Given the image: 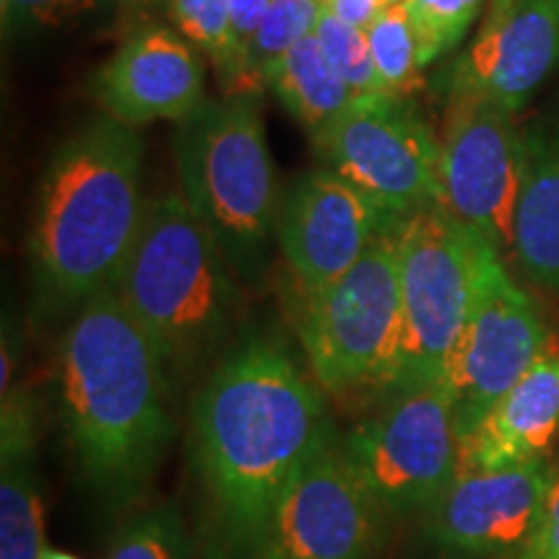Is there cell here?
Listing matches in <instances>:
<instances>
[{
    "label": "cell",
    "instance_id": "cell-1",
    "mask_svg": "<svg viewBox=\"0 0 559 559\" xmlns=\"http://www.w3.org/2000/svg\"><path fill=\"white\" fill-rule=\"evenodd\" d=\"M337 436L326 394L275 337L221 358L190 412L202 559H262L280 498Z\"/></svg>",
    "mask_w": 559,
    "mask_h": 559
},
{
    "label": "cell",
    "instance_id": "cell-2",
    "mask_svg": "<svg viewBox=\"0 0 559 559\" xmlns=\"http://www.w3.org/2000/svg\"><path fill=\"white\" fill-rule=\"evenodd\" d=\"M171 381L115 288L75 311L60 342V417L81 477L109 508L138 506L156 481L177 436Z\"/></svg>",
    "mask_w": 559,
    "mask_h": 559
},
{
    "label": "cell",
    "instance_id": "cell-3",
    "mask_svg": "<svg viewBox=\"0 0 559 559\" xmlns=\"http://www.w3.org/2000/svg\"><path fill=\"white\" fill-rule=\"evenodd\" d=\"M143 140L132 124L91 117L52 153L29 236L39 317L79 311L111 290L143 223Z\"/></svg>",
    "mask_w": 559,
    "mask_h": 559
},
{
    "label": "cell",
    "instance_id": "cell-4",
    "mask_svg": "<svg viewBox=\"0 0 559 559\" xmlns=\"http://www.w3.org/2000/svg\"><path fill=\"white\" fill-rule=\"evenodd\" d=\"M234 270L181 192L145 200L115 290L158 347L171 379L205 366L239 317Z\"/></svg>",
    "mask_w": 559,
    "mask_h": 559
},
{
    "label": "cell",
    "instance_id": "cell-5",
    "mask_svg": "<svg viewBox=\"0 0 559 559\" xmlns=\"http://www.w3.org/2000/svg\"><path fill=\"white\" fill-rule=\"evenodd\" d=\"M181 194L215 236L234 275L260 283L283 194L264 132L260 96L221 94L177 122Z\"/></svg>",
    "mask_w": 559,
    "mask_h": 559
},
{
    "label": "cell",
    "instance_id": "cell-6",
    "mask_svg": "<svg viewBox=\"0 0 559 559\" xmlns=\"http://www.w3.org/2000/svg\"><path fill=\"white\" fill-rule=\"evenodd\" d=\"M298 337L306 370L326 396L345 402L391 396L404 355L394 230L332 285L300 298Z\"/></svg>",
    "mask_w": 559,
    "mask_h": 559
},
{
    "label": "cell",
    "instance_id": "cell-7",
    "mask_svg": "<svg viewBox=\"0 0 559 559\" xmlns=\"http://www.w3.org/2000/svg\"><path fill=\"white\" fill-rule=\"evenodd\" d=\"M404 355L391 394L443 383L474 304L485 241L443 205L396 223Z\"/></svg>",
    "mask_w": 559,
    "mask_h": 559
},
{
    "label": "cell",
    "instance_id": "cell-8",
    "mask_svg": "<svg viewBox=\"0 0 559 559\" xmlns=\"http://www.w3.org/2000/svg\"><path fill=\"white\" fill-rule=\"evenodd\" d=\"M340 449L389 519L428 513L459 474L456 409L443 383L400 391L340 436Z\"/></svg>",
    "mask_w": 559,
    "mask_h": 559
},
{
    "label": "cell",
    "instance_id": "cell-9",
    "mask_svg": "<svg viewBox=\"0 0 559 559\" xmlns=\"http://www.w3.org/2000/svg\"><path fill=\"white\" fill-rule=\"evenodd\" d=\"M311 140L321 166L355 187L391 223L443 205L440 143L407 99H358Z\"/></svg>",
    "mask_w": 559,
    "mask_h": 559
},
{
    "label": "cell",
    "instance_id": "cell-10",
    "mask_svg": "<svg viewBox=\"0 0 559 559\" xmlns=\"http://www.w3.org/2000/svg\"><path fill=\"white\" fill-rule=\"evenodd\" d=\"M551 342L534 300L508 275L502 254L485 243L469 321L443 376L456 409L459 445L477 430L495 402L547 353Z\"/></svg>",
    "mask_w": 559,
    "mask_h": 559
},
{
    "label": "cell",
    "instance_id": "cell-11",
    "mask_svg": "<svg viewBox=\"0 0 559 559\" xmlns=\"http://www.w3.org/2000/svg\"><path fill=\"white\" fill-rule=\"evenodd\" d=\"M526 140L513 115L466 94L449 96L440 140L443 207L498 254L513 251Z\"/></svg>",
    "mask_w": 559,
    "mask_h": 559
},
{
    "label": "cell",
    "instance_id": "cell-12",
    "mask_svg": "<svg viewBox=\"0 0 559 559\" xmlns=\"http://www.w3.org/2000/svg\"><path fill=\"white\" fill-rule=\"evenodd\" d=\"M386 521V510L347 464L337 432L280 498L262 559H379Z\"/></svg>",
    "mask_w": 559,
    "mask_h": 559
},
{
    "label": "cell",
    "instance_id": "cell-13",
    "mask_svg": "<svg viewBox=\"0 0 559 559\" xmlns=\"http://www.w3.org/2000/svg\"><path fill=\"white\" fill-rule=\"evenodd\" d=\"M373 202L330 169L306 171L280 200L275 243L300 298L324 290L394 230Z\"/></svg>",
    "mask_w": 559,
    "mask_h": 559
},
{
    "label": "cell",
    "instance_id": "cell-14",
    "mask_svg": "<svg viewBox=\"0 0 559 559\" xmlns=\"http://www.w3.org/2000/svg\"><path fill=\"white\" fill-rule=\"evenodd\" d=\"M551 477L547 459L459 472L428 510V542L459 559H513L536 526Z\"/></svg>",
    "mask_w": 559,
    "mask_h": 559
},
{
    "label": "cell",
    "instance_id": "cell-15",
    "mask_svg": "<svg viewBox=\"0 0 559 559\" xmlns=\"http://www.w3.org/2000/svg\"><path fill=\"white\" fill-rule=\"evenodd\" d=\"M559 68V0L492 5L479 37L445 75V94H466L515 111Z\"/></svg>",
    "mask_w": 559,
    "mask_h": 559
},
{
    "label": "cell",
    "instance_id": "cell-16",
    "mask_svg": "<svg viewBox=\"0 0 559 559\" xmlns=\"http://www.w3.org/2000/svg\"><path fill=\"white\" fill-rule=\"evenodd\" d=\"M91 94L104 115L132 128L181 122L205 102V66L179 32L143 24L91 75Z\"/></svg>",
    "mask_w": 559,
    "mask_h": 559
},
{
    "label": "cell",
    "instance_id": "cell-17",
    "mask_svg": "<svg viewBox=\"0 0 559 559\" xmlns=\"http://www.w3.org/2000/svg\"><path fill=\"white\" fill-rule=\"evenodd\" d=\"M559 432V345L526 370L502 394L464 443L459 445V472H495L547 456Z\"/></svg>",
    "mask_w": 559,
    "mask_h": 559
},
{
    "label": "cell",
    "instance_id": "cell-18",
    "mask_svg": "<svg viewBox=\"0 0 559 559\" xmlns=\"http://www.w3.org/2000/svg\"><path fill=\"white\" fill-rule=\"evenodd\" d=\"M45 510L37 474V404L13 386L0 394V559H39Z\"/></svg>",
    "mask_w": 559,
    "mask_h": 559
},
{
    "label": "cell",
    "instance_id": "cell-19",
    "mask_svg": "<svg viewBox=\"0 0 559 559\" xmlns=\"http://www.w3.org/2000/svg\"><path fill=\"white\" fill-rule=\"evenodd\" d=\"M513 251L531 283L559 296V107L528 130Z\"/></svg>",
    "mask_w": 559,
    "mask_h": 559
},
{
    "label": "cell",
    "instance_id": "cell-20",
    "mask_svg": "<svg viewBox=\"0 0 559 559\" xmlns=\"http://www.w3.org/2000/svg\"><path fill=\"white\" fill-rule=\"evenodd\" d=\"M267 88L311 138L330 128L342 111L358 102L313 34L300 39L275 62L267 75Z\"/></svg>",
    "mask_w": 559,
    "mask_h": 559
},
{
    "label": "cell",
    "instance_id": "cell-21",
    "mask_svg": "<svg viewBox=\"0 0 559 559\" xmlns=\"http://www.w3.org/2000/svg\"><path fill=\"white\" fill-rule=\"evenodd\" d=\"M366 32L383 94L407 99L423 88V66L409 0H391Z\"/></svg>",
    "mask_w": 559,
    "mask_h": 559
},
{
    "label": "cell",
    "instance_id": "cell-22",
    "mask_svg": "<svg viewBox=\"0 0 559 559\" xmlns=\"http://www.w3.org/2000/svg\"><path fill=\"white\" fill-rule=\"evenodd\" d=\"M319 16L321 0H272L251 45L239 94L260 96V91L267 88V75L275 62L300 39L311 37Z\"/></svg>",
    "mask_w": 559,
    "mask_h": 559
},
{
    "label": "cell",
    "instance_id": "cell-23",
    "mask_svg": "<svg viewBox=\"0 0 559 559\" xmlns=\"http://www.w3.org/2000/svg\"><path fill=\"white\" fill-rule=\"evenodd\" d=\"M194 539L171 502L138 510L111 539L107 559H192Z\"/></svg>",
    "mask_w": 559,
    "mask_h": 559
},
{
    "label": "cell",
    "instance_id": "cell-24",
    "mask_svg": "<svg viewBox=\"0 0 559 559\" xmlns=\"http://www.w3.org/2000/svg\"><path fill=\"white\" fill-rule=\"evenodd\" d=\"M319 47L347 83L355 99H370V96H386L381 88L379 73H376L373 52H370V39L366 29L349 26L345 21L330 16L321 11L313 29Z\"/></svg>",
    "mask_w": 559,
    "mask_h": 559
},
{
    "label": "cell",
    "instance_id": "cell-25",
    "mask_svg": "<svg viewBox=\"0 0 559 559\" xmlns=\"http://www.w3.org/2000/svg\"><path fill=\"white\" fill-rule=\"evenodd\" d=\"M171 26L215 66L218 81L230 73V13L228 0H166Z\"/></svg>",
    "mask_w": 559,
    "mask_h": 559
},
{
    "label": "cell",
    "instance_id": "cell-26",
    "mask_svg": "<svg viewBox=\"0 0 559 559\" xmlns=\"http://www.w3.org/2000/svg\"><path fill=\"white\" fill-rule=\"evenodd\" d=\"M485 0H409L419 66L428 68L456 50L469 34Z\"/></svg>",
    "mask_w": 559,
    "mask_h": 559
},
{
    "label": "cell",
    "instance_id": "cell-27",
    "mask_svg": "<svg viewBox=\"0 0 559 559\" xmlns=\"http://www.w3.org/2000/svg\"><path fill=\"white\" fill-rule=\"evenodd\" d=\"M270 3L272 0H228L230 50H234V60H230V73L226 75V81L221 83L223 94H239L251 45H254L257 32H260L264 16H267Z\"/></svg>",
    "mask_w": 559,
    "mask_h": 559
},
{
    "label": "cell",
    "instance_id": "cell-28",
    "mask_svg": "<svg viewBox=\"0 0 559 559\" xmlns=\"http://www.w3.org/2000/svg\"><path fill=\"white\" fill-rule=\"evenodd\" d=\"M91 9H96V0H0L5 37L60 24Z\"/></svg>",
    "mask_w": 559,
    "mask_h": 559
},
{
    "label": "cell",
    "instance_id": "cell-29",
    "mask_svg": "<svg viewBox=\"0 0 559 559\" xmlns=\"http://www.w3.org/2000/svg\"><path fill=\"white\" fill-rule=\"evenodd\" d=\"M513 559H559V469L551 477L534 531Z\"/></svg>",
    "mask_w": 559,
    "mask_h": 559
},
{
    "label": "cell",
    "instance_id": "cell-30",
    "mask_svg": "<svg viewBox=\"0 0 559 559\" xmlns=\"http://www.w3.org/2000/svg\"><path fill=\"white\" fill-rule=\"evenodd\" d=\"M389 3L391 0H321V11L349 26L368 29Z\"/></svg>",
    "mask_w": 559,
    "mask_h": 559
},
{
    "label": "cell",
    "instance_id": "cell-31",
    "mask_svg": "<svg viewBox=\"0 0 559 559\" xmlns=\"http://www.w3.org/2000/svg\"><path fill=\"white\" fill-rule=\"evenodd\" d=\"M39 559H81V557L79 555H70V551L55 549V547H45V549H41Z\"/></svg>",
    "mask_w": 559,
    "mask_h": 559
},
{
    "label": "cell",
    "instance_id": "cell-32",
    "mask_svg": "<svg viewBox=\"0 0 559 559\" xmlns=\"http://www.w3.org/2000/svg\"><path fill=\"white\" fill-rule=\"evenodd\" d=\"M124 3H130V5H153V3H164V0H124Z\"/></svg>",
    "mask_w": 559,
    "mask_h": 559
},
{
    "label": "cell",
    "instance_id": "cell-33",
    "mask_svg": "<svg viewBox=\"0 0 559 559\" xmlns=\"http://www.w3.org/2000/svg\"><path fill=\"white\" fill-rule=\"evenodd\" d=\"M500 3H508V0H492V5H500Z\"/></svg>",
    "mask_w": 559,
    "mask_h": 559
}]
</instances>
